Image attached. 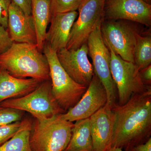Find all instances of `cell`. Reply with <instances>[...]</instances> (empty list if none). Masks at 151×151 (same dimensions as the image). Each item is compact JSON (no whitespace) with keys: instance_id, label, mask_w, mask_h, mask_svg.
Masks as SVG:
<instances>
[{"instance_id":"cell-1","label":"cell","mask_w":151,"mask_h":151,"mask_svg":"<svg viewBox=\"0 0 151 151\" xmlns=\"http://www.w3.org/2000/svg\"><path fill=\"white\" fill-rule=\"evenodd\" d=\"M115 123L111 147L124 151L147 142L151 135V89L112 108Z\"/></svg>"},{"instance_id":"cell-2","label":"cell","mask_w":151,"mask_h":151,"mask_svg":"<svg viewBox=\"0 0 151 151\" xmlns=\"http://www.w3.org/2000/svg\"><path fill=\"white\" fill-rule=\"evenodd\" d=\"M0 66L16 78L50 80L48 61L37 45L14 42L0 54Z\"/></svg>"},{"instance_id":"cell-3","label":"cell","mask_w":151,"mask_h":151,"mask_svg":"<svg viewBox=\"0 0 151 151\" xmlns=\"http://www.w3.org/2000/svg\"><path fill=\"white\" fill-rule=\"evenodd\" d=\"M60 114L48 119H35L29 143L32 151H63L70 140L73 122L62 119Z\"/></svg>"},{"instance_id":"cell-4","label":"cell","mask_w":151,"mask_h":151,"mask_svg":"<svg viewBox=\"0 0 151 151\" xmlns=\"http://www.w3.org/2000/svg\"><path fill=\"white\" fill-rule=\"evenodd\" d=\"M42 51L48 62L52 94L60 108L66 112L78 103L87 86L78 84L69 76L60 63L56 52L46 42Z\"/></svg>"},{"instance_id":"cell-5","label":"cell","mask_w":151,"mask_h":151,"mask_svg":"<svg viewBox=\"0 0 151 151\" xmlns=\"http://www.w3.org/2000/svg\"><path fill=\"white\" fill-rule=\"evenodd\" d=\"M0 106L28 112L37 120L50 119L65 113L52 94L50 80L42 81L24 96L3 101Z\"/></svg>"},{"instance_id":"cell-6","label":"cell","mask_w":151,"mask_h":151,"mask_svg":"<svg viewBox=\"0 0 151 151\" xmlns=\"http://www.w3.org/2000/svg\"><path fill=\"white\" fill-rule=\"evenodd\" d=\"M123 20H104L100 27L104 42L108 48L126 61L134 63V53L138 36L136 26Z\"/></svg>"},{"instance_id":"cell-7","label":"cell","mask_w":151,"mask_h":151,"mask_svg":"<svg viewBox=\"0 0 151 151\" xmlns=\"http://www.w3.org/2000/svg\"><path fill=\"white\" fill-rule=\"evenodd\" d=\"M106 0H82L78 17L71 28L66 49L76 50L87 42L89 36L104 20Z\"/></svg>"},{"instance_id":"cell-8","label":"cell","mask_w":151,"mask_h":151,"mask_svg":"<svg viewBox=\"0 0 151 151\" xmlns=\"http://www.w3.org/2000/svg\"><path fill=\"white\" fill-rule=\"evenodd\" d=\"M109 49L111 52V76L118 90V104L122 105L133 95L145 92L151 86L144 84L139 70L134 63L124 60Z\"/></svg>"},{"instance_id":"cell-9","label":"cell","mask_w":151,"mask_h":151,"mask_svg":"<svg viewBox=\"0 0 151 151\" xmlns=\"http://www.w3.org/2000/svg\"><path fill=\"white\" fill-rule=\"evenodd\" d=\"M100 27H97L88 37V55L92 60L94 73L106 90L107 104L113 108L117 104V95L116 85L111 74V52L103 40Z\"/></svg>"},{"instance_id":"cell-10","label":"cell","mask_w":151,"mask_h":151,"mask_svg":"<svg viewBox=\"0 0 151 151\" xmlns=\"http://www.w3.org/2000/svg\"><path fill=\"white\" fill-rule=\"evenodd\" d=\"M108 102V96L105 87L94 73L92 81L86 92L73 108L63 114L62 119L73 122L88 119Z\"/></svg>"},{"instance_id":"cell-11","label":"cell","mask_w":151,"mask_h":151,"mask_svg":"<svg viewBox=\"0 0 151 151\" xmlns=\"http://www.w3.org/2000/svg\"><path fill=\"white\" fill-rule=\"evenodd\" d=\"M105 20H123L151 25V5L144 0H106Z\"/></svg>"},{"instance_id":"cell-12","label":"cell","mask_w":151,"mask_h":151,"mask_svg":"<svg viewBox=\"0 0 151 151\" xmlns=\"http://www.w3.org/2000/svg\"><path fill=\"white\" fill-rule=\"evenodd\" d=\"M57 55L60 63L69 76L78 84L88 87L94 70L88 59L87 42L76 50L63 49Z\"/></svg>"},{"instance_id":"cell-13","label":"cell","mask_w":151,"mask_h":151,"mask_svg":"<svg viewBox=\"0 0 151 151\" xmlns=\"http://www.w3.org/2000/svg\"><path fill=\"white\" fill-rule=\"evenodd\" d=\"M89 119L93 151H108L112 146L115 123L112 107L107 103Z\"/></svg>"},{"instance_id":"cell-14","label":"cell","mask_w":151,"mask_h":151,"mask_svg":"<svg viewBox=\"0 0 151 151\" xmlns=\"http://www.w3.org/2000/svg\"><path fill=\"white\" fill-rule=\"evenodd\" d=\"M13 42L37 45L36 32L31 15L26 14L12 2L9 11L7 29Z\"/></svg>"},{"instance_id":"cell-15","label":"cell","mask_w":151,"mask_h":151,"mask_svg":"<svg viewBox=\"0 0 151 151\" xmlns=\"http://www.w3.org/2000/svg\"><path fill=\"white\" fill-rule=\"evenodd\" d=\"M78 15V12L73 11L51 16L45 42L57 52L66 48L71 28Z\"/></svg>"},{"instance_id":"cell-16","label":"cell","mask_w":151,"mask_h":151,"mask_svg":"<svg viewBox=\"0 0 151 151\" xmlns=\"http://www.w3.org/2000/svg\"><path fill=\"white\" fill-rule=\"evenodd\" d=\"M42 82L35 78L14 77L0 66V103L26 95L35 90Z\"/></svg>"},{"instance_id":"cell-17","label":"cell","mask_w":151,"mask_h":151,"mask_svg":"<svg viewBox=\"0 0 151 151\" xmlns=\"http://www.w3.org/2000/svg\"><path fill=\"white\" fill-rule=\"evenodd\" d=\"M32 16L35 25L37 47L42 51L47 29L51 17L50 0H31Z\"/></svg>"},{"instance_id":"cell-18","label":"cell","mask_w":151,"mask_h":151,"mask_svg":"<svg viewBox=\"0 0 151 151\" xmlns=\"http://www.w3.org/2000/svg\"><path fill=\"white\" fill-rule=\"evenodd\" d=\"M63 151H93L89 118L76 122L70 140Z\"/></svg>"},{"instance_id":"cell-19","label":"cell","mask_w":151,"mask_h":151,"mask_svg":"<svg viewBox=\"0 0 151 151\" xmlns=\"http://www.w3.org/2000/svg\"><path fill=\"white\" fill-rule=\"evenodd\" d=\"M32 125V122L29 119H22L15 134L0 146V151H32L29 143Z\"/></svg>"},{"instance_id":"cell-20","label":"cell","mask_w":151,"mask_h":151,"mask_svg":"<svg viewBox=\"0 0 151 151\" xmlns=\"http://www.w3.org/2000/svg\"><path fill=\"white\" fill-rule=\"evenodd\" d=\"M134 63L139 70L151 65L150 35L138 36L134 53Z\"/></svg>"},{"instance_id":"cell-21","label":"cell","mask_w":151,"mask_h":151,"mask_svg":"<svg viewBox=\"0 0 151 151\" xmlns=\"http://www.w3.org/2000/svg\"><path fill=\"white\" fill-rule=\"evenodd\" d=\"M82 0H50L51 16L76 11Z\"/></svg>"},{"instance_id":"cell-22","label":"cell","mask_w":151,"mask_h":151,"mask_svg":"<svg viewBox=\"0 0 151 151\" xmlns=\"http://www.w3.org/2000/svg\"><path fill=\"white\" fill-rule=\"evenodd\" d=\"M24 113L13 108L0 106V125L22 121Z\"/></svg>"},{"instance_id":"cell-23","label":"cell","mask_w":151,"mask_h":151,"mask_svg":"<svg viewBox=\"0 0 151 151\" xmlns=\"http://www.w3.org/2000/svg\"><path fill=\"white\" fill-rule=\"evenodd\" d=\"M21 124V121L0 125V146L15 134Z\"/></svg>"},{"instance_id":"cell-24","label":"cell","mask_w":151,"mask_h":151,"mask_svg":"<svg viewBox=\"0 0 151 151\" xmlns=\"http://www.w3.org/2000/svg\"><path fill=\"white\" fill-rule=\"evenodd\" d=\"M12 0H0V25L7 29L9 11Z\"/></svg>"},{"instance_id":"cell-25","label":"cell","mask_w":151,"mask_h":151,"mask_svg":"<svg viewBox=\"0 0 151 151\" xmlns=\"http://www.w3.org/2000/svg\"><path fill=\"white\" fill-rule=\"evenodd\" d=\"M13 42L7 29L0 25V54L6 51Z\"/></svg>"},{"instance_id":"cell-26","label":"cell","mask_w":151,"mask_h":151,"mask_svg":"<svg viewBox=\"0 0 151 151\" xmlns=\"http://www.w3.org/2000/svg\"><path fill=\"white\" fill-rule=\"evenodd\" d=\"M12 2L19 6L27 15H31V0H12Z\"/></svg>"},{"instance_id":"cell-27","label":"cell","mask_w":151,"mask_h":151,"mask_svg":"<svg viewBox=\"0 0 151 151\" xmlns=\"http://www.w3.org/2000/svg\"><path fill=\"white\" fill-rule=\"evenodd\" d=\"M140 75L144 84L150 86L151 84V65L139 70Z\"/></svg>"},{"instance_id":"cell-28","label":"cell","mask_w":151,"mask_h":151,"mask_svg":"<svg viewBox=\"0 0 151 151\" xmlns=\"http://www.w3.org/2000/svg\"><path fill=\"white\" fill-rule=\"evenodd\" d=\"M124 151H151V138L145 142L132 147Z\"/></svg>"},{"instance_id":"cell-29","label":"cell","mask_w":151,"mask_h":151,"mask_svg":"<svg viewBox=\"0 0 151 151\" xmlns=\"http://www.w3.org/2000/svg\"><path fill=\"white\" fill-rule=\"evenodd\" d=\"M108 151H124L123 149L119 147H111Z\"/></svg>"},{"instance_id":"cell-30","label":"cell","mask_w":151,"mask_h":151,"mask_svg":"<svg viewBox=\"0 0 151 151\" xmlns=\"http://www.w3.org/2000/svg\"><path fill=\"white\" fill-rule=\"evenodd\" d=\"M146 2L148 3L149 4H151V0H144Z\"/></svg>"}]
</instances>
